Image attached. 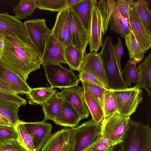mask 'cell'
Listing matches in <instances>:
<instances>
[{
  "label": "cell",
  "instance_id": "cell-1",
  "mask_svg": "<svg viewBox=\"0 0 151 151\" xmlns=\"http://www.w3.org/2000/svg\"><path fill=\"white\" fill-rule=\"evenodd\" d=\"M0 63L24 81L40 68L42 58L27 32L4 38Z\"/></svg>",
  "mask_w": 151,
  "mask_h": 151
},
{
  "label": "cell",
  "instance_id": "cell-2",
  "mask_svg": "<svg viewBox=\"0 0 151 151\" xmlns=\"http://www.w3.org/2000/svg\"><path fill=\"white\" fill-rule=\"evenodd\" d=\"M99 56L107 80L106 89L112 91L125 90L128 87L120 71L115 57L111 38H105Z\"/></svg>",
  "mask_w": 151,
  "mask_h": 151
},
{
  "label": "cell",
  "instance_id": "cell-3",
  "mask_svg": "<svg viewBox=\"0 0 151 151\" xmlns=\"http://www.w3.org/2000/svg\"><path fill=\"white\" fill-rule=\"evenodd\" d=\"M122 151H151V130L148 125L130 120L122 140Z\"/></svg>",
  "mask_w": 151,
  "mask_h": 151
},
{
  "label": "cell",
  "instance_id": "cell-4",
  "mask_svg": "<svg viewBox=\"0 0 151 151\" xmlns=\"http://www.w3.org/2000/svg\"><path fill=\"white\" fill-rule=\"evenodd\" d=\"M101 128V122L91 119L70 129L73 151H86L102 137Z\"/></svg>",
  "mask_w": 151,
  "mask_h": 151
},
{
  "label": "cell",
  "instance_id": "cell-5",
  "mask_svg": "<svg viewBox=\"0 0 151 151\" xmlns=\"http://www.w3.org/2000/svg\"><path fill=\"white\" fill-rule=\"evenodd\" d=\"M130 117L121 115L118 112L104 118L101 122L102 137L114 144L122 141L128 128Z\"/></svg>",
  "mask_w": 151,
  "mask_h": 151
},
{
  "label": "cell",
  "instance_id": "cell-6",
  "mask_svg": "<svg viewBox=\"0 0 151 151\" xmlns=\"http://www.w3.org/2000/svg\"><path fill=\"white\" fill-rule=\"evenodd\" d=\"M48 81L51 88H67L78 86L79 80L71 70L60 64L42 65Z\"/></svg>",
  "mask_w": 151,
  "mask_h": 151
},
{
  "label": "cell",
  "instance_id": "cell-7",
  "mask_svg": "<svg viewBox=\"0 0 151 151\" xmlns=\"http://www.w3.org/2000/svg\"><path fill=\"white\" fill-rule=\"evenodd\" d=\"M113 91L118 113L122 115L130 116L135 112L143 99L142 90L135 86L125 90Z\"/></svg>",
  "mask_w": 151,
  "mask_h": 151
},
{
  "label": "cell",
  "instance_id": "cell-8",
  "mask_svg": "<svg viewBox=\"0 0 151 151\" xmlns=\"http://www.w3.org/2000/svg\"><path fill=\"white\" fill-rule=\"evenodd\" d=\"M24 24L29 38L42 58L46 41L51 35V30L46 26L45 19L30 20Z\"/></svg>",
  "mask_w": 151,
  "mask_h": 151
},
{
  "label": "cell",
  "instance_id": "cell-9",
  "mask_svg": "<svg viewBox=\"0 0 151 151\" xmlns=\"http://www.w3.org/2000/svg\"><path fill=\"white\" fill-rule=\"evenodd\" d=\"M129 27L137 40L145 51L151 47V35L146 31L137 11L135 1L131 0L128 9Z\"/></svg>",
  "mask_w": 151,
  "mask_h": 151
},
{
  "label": "cell",
  "instance_id": "cell-10",
  "mask_svg": "<svg viewBox=\"0 0 151 151\" xmlns=\"http://www.w3.org/2000/svg\"><path fill=\"white\" fill-rule=\"evenodd\" d=\"M83 88L78 86L61 89L57 93L62 99L70 103L79 115L81 119H88L90 112L83 96Z\"/></svg>",
  "mask_w": 151,
  "mask_h": 151
},
{
  "label": "cell",
  "instance_id": "cell-11",
  "mask_svg": "<svg viewBox=\"0 0 151 151\" xmlns=\"http://www.w3.org/2000/svg\"><path fill=\"white\" fill-rule=\"evenodd\" d=\"M68 27L72 45L86 53L89 35L82 23L69 7Z\"/></svg>",
  "mask_w": 151,
  "mask_h": 151
},
{
  "label": "cell",
  "instance_id": "cell-12",
  "mask_svg": "<svg viewBox=\"0 0 151 151\" xmlns=\"http://www.w3.org/2000/svg\"><path fill=\"white\" fill-rule=\"evenodd\" d=\"M65 47L51 34L46 41L41 65L60 63L67 64L65 53Z\"/></svg>",
  "mask_w": 151,
  "mask_h": 151
},
{
  "label": "cell",
  "instance_id": "cell-13",
  "mask_svg": "<svg viewBox=\"0 0 151 151\" xmlns=\"http://www.w3.org/2000/svg\"><path fill=\"white\" fill-rule=\"evenodd\" d=\"M32 138L36 151H39L44 146L51 135L52 126L43 120L41 122H24Z\"/></svg>",
  "mask_w": 151,
  "mask_h": 151
},
{
  "label": "cell",
  "instance_id": "cell-14",
  "mask_svg": "<svg viewBox=\"0 0 151 151\" xmlns=\"http://www.w3.org/2000/svg\"><path fill=\"white\" fill-rule=\"evenodd\" d=\"M95 0L92 9L89 32L88 44L91 52H96L102 46L104 35L100 13Z\"/></svg>",
  "mask_w": 151,
  "mask_h": 151
},
{
  "label": "cell",
  "instance_id": "cell-15",
  "mask_svg": "<svg viewBox=\"0 0 151 151\" xmlns=\"http://www.w3.org/2000/svg\"><path fill=\"white\" fill-rule=\"evenodd\" d=\"M70 133L65 127L52 134L40 151H73Z\"/></svg>",
  "mask_w": 151,
  "mask_h": 151
},
{
  "label": "cell",
  "instance_id": "cell-16",
  "mask_svg": "<svg viewBox=\"0 0 151 151\" xmlns=\"http://www.w3.org/2000/svg\"><path fill=\"white\" fill-rule=\"evenodd\" d=\"M69 7L57 14L52 35L65 47L72 45L68 27Z\"/></svg>",
  "mask_w": 151,
  "mask_h": 151
},
{
  "label": "cell",
  "instance_id": "cell-17",
  "mask_svg": "<svg viewBox=\"0 0 151 151\" xmlns=\"http://www.w3.org/2000/svg\"><path fill=\"white\" fill-rule=\"evenodd\" d=\"M0 84L17 95L27 94L31 89L24 81L0 63Z\"/></svg>",
  "mask_w": 151,
  "mask_h": 151
},
{
  "label": "cell",
  "instance_id": "cell-18",
  "mask_svg": "<svg viewBox=\"0 0 151 151\" xmlns=\"http://www.w3.org/2000/svg\"><path fill=\"white\" fill-rule=\"evenodd\" d=\"M81 71H85L95 76L104 84L106 88L107 78L99 53L94 52L86 53L79 72Z\"/></svg>",
  "mask_w": 151,
  "mask_h": 151
},
{
  "label": "cell",
  "instance_id": "cell-19",
  "mask_svg": "<svg viewBox=\"0 0 151 151\" xmlns=\"http://www.w3.org/2000/svg\"><path fill=\"white\" fill-rule=\"evenodd\" d=\"M81 120L74 107L69 102L63 100L53 122L57 124L73 128L78 125Z\"/></svg>",
  "mask_w": 151,
  "mask_h": 151
},
{
  "label": "cell",
  "instance_id": "cell-20",
  "mask_svg": "<svg viewBox=\"0 0 151 151\" xmlns=\"http://www.w3.org/2000/svg\"><path fill=\"white\" fill-rule=\"evenodd\" d=\"M109 6L110 29L125 39L131 30L128 21L122 15L116 6L114 0H107Z\"/></svg>",
  "mask_w": 151,
  "mask_h": 151
},
{
  "label": "cell",
  "instance_id": "cell-21",
  "mask_svg": "<svg viewBox=\"0 0 151 151\" xmlns=\"http://www.w3.org/2000/svg\"><path fill=\"white\" fill-rule=\"evenodd\" d=\"M27 33L24 23L7 13H0V33L5 38Z\"/></svg>",
  "mask_w": 151,
  "mask_h": 151
},
{
  "label": "cell",
  "instance_id": "cell-22",
  "mask_svg": "<svg viewBox=\"0 0 151 151\" xmlns=\"http://www.w3.org/2000/svg\"><path fill=\"white\" fill-rule=\"evenodd\" d=\"M95 0H81L69 7L80 21L89 35L93 6Z\"/></svg>",
  "mask_w": 151,
  "mask_h": 151
},
{
  "label": "cell",
  "instance_id": "cell-23",
  "mask_svg": "<svg viewBox=\"0 0 151 151\" xmlns=\"http://www.w3.org/2000/svg\"><path fill=\"white\" fill-rule=\"evenodd\" d=\"M139 78L135 87L144 88L151 96V52L145 58L144 61L138 67Z\"/></svg>",
  "mask_w": 151,
  "mask_h": 151
},
{
  "label": "cell",
  "instance_id": "cell-24",
  "mask_svg": "<svg viewBox=\"0 0 151 151\" xmlns=\"http://www.w3.org/2000/svg\"><path fill=\"white\" fill-rule=\"evenodd\" d=\"M24 104L10 101L0 100V114L12 125L16 126L20 121L18 112L19 107Z\"/></svg>",
  "mask_w": 151,
  "mask_h": 151
},
{
  "label": "cell",
  "instance_id": "cell-25",
  "mask_svg": "<svg viewBox=\"0 0 151 151\" xmlns=\"http://www.w3.org/2000/svg\"><path fill=\"white\" fill-rule=\"evenodd\" d=\"M125 40L129 60L136 63L142 60L146 51L140 46L131 30L126 36Z\"/></svg>",
  "mask_w": 151,
  "mask_h": 151
},
{
  "label": "cell",
  "instance_id": "cell-26",
  "mask_svg": "<svg viewBox=\"0 0 151 151\" xmlns=\"http://www.w3.org/2000/svg\"><path fill=\"white\" fill-rule=\"evenodd\" d=\"M56 93V90L51 87H39L31 88L27 96L30 104L42 105Z\"/></svg>",
  "mask_w": 151,
  "mask_h": 151
},
{
  "label": "cell",
  "instance_id": "cell-27",
  "mask_svg": "<svg viewBox=\"0 0 151 151\" xmlns=\"http://www.w3.org/2000/svg\"><path fill=\"white\" fill-rule=\"evenodd\" d=\"M65 53L67 64L70 70L79 71L83 62L85 54L73 45L65 47Z\"/></svg>",
  "mask_w": 151,
  "mask_h": 151
},
{
  "label": "cell",
  "instance_id": "cell-28",
  "mask_svg": "<svg viewBox=\"0 0 151 151\" xmlns=\"http://www.w3.org/2000/svg\"><path fill=\"white\" fill-rule=\"evenodd\" d=\"M63 100L57 93L42 105V110L44 115L43 121L55 120L59 107Z\"/></svg>",
  "mask_w": 151,
  "mask_h": 151
},
{
  "label": "cell",
  "instance_id": "cell-29",
  "mask_svg": "<svg viewBox=\"0 0 151 151\" xmlns=\"http://www.w3.org/2000/svg\"><path fill=\"white\" fill-rule=\"evenodd\" d=\"M83 96L91 114L92 119L96 123L101 122L104 118V115L100 104L93 96L84 90Z\"/></svg>",
  "mask_w": 151,
  "mask_h": 151
},
{
  "label": "cell",
  "instance_id": "cell-30",
  "mask_svg": "<svg viewBox=\"0 0 151 151\" xmlns=\"http://www.w3.org/2000/svg\"><path fill=\"white\" fill-rule=\"evenodd\" d=\"M37 8L36 0H20L13 11L14 16L20 20L31 16Z\"/></svg>",
  "mask_w": 151,
  "mask_h": 151
},
{
  "label": "cell",
  "instance_id": "cell-31",
  "mask_svg": "<svg viewBox=\"0 0 151 151\" xmlns=\"http://www.w3.org/2000/svg\"><path fill=\"white\" fill-rule=\"evenodd\" d=\"M137 9L140 18L147 32L151 35V12L146 1H135Z\"/></svg>",
  "mask_w": 151,
  "mask_h": 151
},
{
  "label": "cell",
  "instance_id": "cell-32",
  "mask_svg": "<svg viewBox=\"0 0 151 151\" xmlns=\"http://www.w3.org/2000/svg\"><path fill=\"white\" fill-rule=\"evenodd\" d=\"M24 122L20 120L15 126L19 142L27 151H36L31 137L26 128Z\"/></svg>",
  "mask_w": 151,
  "mask_h": 151
},
{
  "label": "cell",
  "instance_id": "cell-33",
  "mask_svg": "<svg viewBox=\"0 0 151 151\" xmlns=\"http://www.w3.org/2000/svg\"><path fill=\"white\" fill-rule=\"evenodd\" d=\"M103 111L104 118L114 113H118L117 105L113 91L106 89L104 96Z\"/></svg>",
  "mask_w": 151,
  "mask_h": 151
},
{
  "label": "cell",
  "instance_id": "cell-34",
  "mask_svg": "<svg viewBox=\"0 0 151 151\" xmlns=\"http://www.w3.org/2000/svg\"><path fill=\"white\" fill-rule=\"evenodd\" d=\"M37 8L59 12L68 7L66 0H36Z\"/></svg>",
  "mask_w": 151,
  "mask_h": 151
},
{
  "label": "cell",
  "instance_id": "cell-35",
  "mask_svg": "<svg viewBox=\"0 0 151 151\" xmlns=\"http://www.w3.org/2000/svg\"><path fill=\"white\" fill-rule=\"evenodd\" d=\"M122 73L125 78L126 84L130 88L132 83H135L137 82L139 72L135 62L132 61H128L124 68L122 70Z\"/></svg>",
  "mask_w": 151,
  "mask_h": 151
},
{
  "label": "cell",
  "instance_id": "cell-36",
  "mask_svg": "<svg viewBox=\"0 0 151 151\" xmlns=\"http://www.w3.org/2000/svg\"><path fill=\"white\" fill-rule=\"evenodd\" d=\"M81 82L84 90L94 97L100 104L103 110L104 96L107 89L88 82L84 81Z\"/></svg>",
  "mask_w": 151,
  "mask_h": 151
},
{
  "label": "cell",
  "instance_id": "cell-37",
  "mask_svg": "<svg viewBox=\"0 0 151 151\" xmlns=\"http://www.w3.org/2000/svg\"><path fill=\"white\" fill-rule=\"evenodd\" d=\"M11 140L19 142L16 127L0 125V144L7 143Z\"/></svg>",
  "mask_w": 151,
  "mask_h": 151
},
{
  "label": "cell",
  "instance_id": "cell-38",
  "mask_svg": "<svg viewBox=\"0 0 151 151\" xmlns=\"http://www.w3.org/2000/svg\"><path fill=\"white\" fill-rule=\"evenodd\" d=\"M96 6L100 13L103 32L104 35L108 29L110 13L109 6L107 1L103 0L97 2Z\"/></svg>",
  "mask_w": 151,
  "mask_h": 151
},
{
  "label": "cell",
  "instance_id": "cell-39",
  "mask_svg": "<svg viewBox=\"0 0 151 151\" xmlns=\"http://www.w3.org/2000/svg\"><path fill=\"white\" fill-rule=\"evenodd\" d=\"M114 144L111 141L102 137L86 151H108L110 147Z\"/></svg>",
  "mask_w": 151,
  "mask_h": 151
},
{
  "label": "cell",
  "instance_id": "cell-40",
  "mask_svg": "<svg viewBox=\"0 0 151 151\" xmlns=\"http://www.w3.org/2000/svg\"><path fill=\"white\" fill-rule=\"evenodd\" d=\"M79 81H84L106 88V86L99 80L91 73L85 71H79Z\"/></svg>",
  "mask_w": 151,
  "mask_h": 151
},
{
  "label": "cell",
  "instance_id": "cell-41",
  "mask_svg": "<svg viewBox=\"0 0 151 151\" xmlns=\"http://www.w3.org/2000/svg\"><path fill=\"white\" fill-rule=\"evenodd\" d=\"M0 151H27L17 141L11 140L7 143L0 144Z\"/></svg>",
  "mask_w": 151,
  "mask_h": 151
},
{
  "label": "cell",
  "instance_id": "cell-42",
  "mask_svg": "<svg viewBox=\"0 0 151 151\" xmlns=\"http://www.w3.org/2000/svg\"><path fill=\"white\" fill-rule=\"evenodd\" d=\"M124 47L122 44L121 39L118 37L117 43L113 46V50L119 69L122 74L121 61L122 57L124 55Z\"/></svg>",
  "mask_w": 151,
  "mask_h": 151
},
{
  "label": "cell",
  "instance_id": "cell-43",
  "mask_svg": "<svg viewBox=\"0 0 151 151\" xmlns=\"http://www.w3.org/2000/svg\"><path fill=\"white\" fill-rule=\"evenodd\" d=\"M131 0H117L115 4L122 15L128 21V9Z\"/></svg>",
  "mask_w": 151,
  "mask_h": 151
},
{
  "label": "cell",
  "instance_id": "cell-44",
  "mask_svg": "<svg viewBox=\"0 0 151 151\" xmlns=\"http://www.w3.org/2000/svg\"><path fill=\"white\" fill-rule=\"evenodd\" d=\"M0 100L22 103L24 104V105L27 103L26 99L21 97L17 94H11L0 90Z\"/></svg>",
  "mask_w": 151,
  "mask_h": 151
},
{
  "label": "cell",
  "instance_id": "cell-45",
  "mask_svg": "<svg viewBox=\"0 0 151 151\" xmlns=\"http://www.w3.org/2000/svg\"><path fill=\"white\" fill-rule=\"evenodd\" d=\"M108 151H122V141L112 145Z\"/></svg>",
  "mask_w": 151,
  "mask_h": 151
},
{
  "label": "cell",
  "instance_id": "cell-46",
  "mask_svg": "<svg viewBox=\"0 0 151 151\" xmlns=\"http://www.w3.org/2000/svg\"><path fill=\"white\" fill-rule=\"evenodd\" d=\"M0 90L11 94H17L10 88L1 84H0Z\"/></svg>",
  "mask_w": 151,
  "mask_h": 151
},
{
  "label": "cell",
  "instance_id": "cell-47",
  "mask_svg": "<svg viewBox=\"0 0 151 151\" xmlns=\"http://www.w3.org/2000/svg\"><path fill=\"white\" fill-rule=\"evenodd\" d=\"M0 125H12L5 117L0 114ZM14 126V125H13Z\"/></svg>",
  "mask_w": 151,
  "mask_h": 151
},
{
  "label": "cell",
  "instance_id": "cell-48",
  "mask_svg": "<svg viewBox=\"0 0 151 151\" xmlns=\"http://www.w3.org/2000/svg\"><path fill=\"white\" fill-rule=\"evenodd\" d=\"M81 0H66L68 7H70L80 2Z\"/></svg>",
  "mask_w": 151,
  "mask_h": 151
},
{
  "label": "cell",
  "instance_id": "cell-49",
  "mask_svg": "<svg viewBox=\"0 0 151 151\" xmlns=\"http://www.w3.org/2000/svg\"><path fill=\"white\" fill-rule=\"evenodd\" d=\"M4 37L0 33V51L1 50L4 46Z\"/></svg>",
  "mask_w": 151,
  "mask_h": 151
}]
</instances>
